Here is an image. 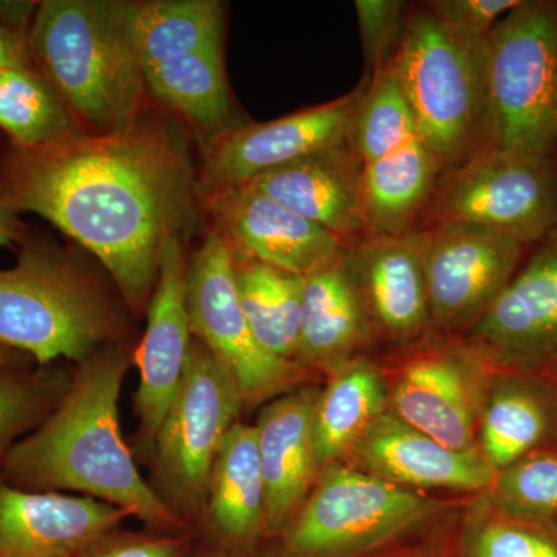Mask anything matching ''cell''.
I'll list each match as a JSON object with an SVG mask.
<instances>
[{
	"instance_id": "obj_35",
	"label": "cell",
	"mask_w": 557,
	"mask_h": 557,
	"mask_svg": "<svg viewBox=\"0 0 557 557\" xmlns=\"http://www.w3.org/2000/svg\"><path fill=\"white\" fill-rule=\"evenodd\" d=\"M406 2L401 0H357L355 11L370 76L394 60L403 30Z\"/></svg>"
},
{
	"instance_id": "obj_39",
	"label": "cell",
	"mask_w": 557,
	"mask_h": 557,
	"mask_svg": "<svg viewBox=\"0 0 557 557\" xmlns=\"http://www.w3.org/2000/svg\"><path fill=\"white\" fill-rule=\"evenodd\" d=\"M35 67L28 40L0 27V70Z\"/></svg>"
},
{
	"instance_id": "obj_36",
	"label": "cell",
	"mask_w": 557,
	"mask_h": 557,
	"mask_svg": "<svg viewBox=\"0 0 557 557\" xmlns=\"http://www.w3.org/2000/svg\"><path fill=\"white\" fill-rule=\"evenodd\" d=\"M197 545L194 534L160 531H131L123 527L110 531L84 549L78 557H189Z\"/></svg>"
},
{
	"instance_id": "obj_23",
	"label": "cell",
	"mask_w": 557,
	"mask_h": 557,
	"mask_svg": "<svg viewBox=\"0 0 557 557\" xmlns=\"http://www.w3.org/2000/svg\"><path fill=\"white\" fill-rule=\"evenodd\" d=\"M478 448L496 474L530 454L557 448V386L552 375L494 370L480 416Z\"/></svg>"
},
{
	"instance_id": "obj_27",
	"label": "cell",
	"mask_w": 557,
	"mask_h": 557,
	"mask_svg": "<svg viewBox=\"0 0 557 557\" xmlns=\"http://www.w3.org/2000/svg\"><path fill=\"white\" fill-rule=\"evenodd\" d=\"M327 379L314 413L319 471L343 461L370 424L388 410L386 373L372 359H350Z\"/></svg>"
},
{
	"instance_id": "obj_29",
	"label": "cell",
	"mask_w": 557,
	"mask_h": 557,
	"mask_svg": "<svg viewBox=\"0 0 557 557\" xmlns=\"http://www.w3.org/2000/svg\"><path fill=\"white\" fill-rule=\"evenodd\" d=\"M233 269L242 310L260 347L271 357L295 362L304 277L237 255Z\"/></svg>"
},
{
	"instance_id": "obj_18",
	"label": "cell",
	"mask_w": 557,
	"mask_h": 557,
	"mask_svg": "<svg viewBox=\"0 0 557 557\" xmlns=\"http://www.w3.org/2000/svg\"><path fill=\"white\" fill-rule=\"evenodd\" d=\"M348 467L405 490H450L482 496L496 472L479 449L457 450L386 410L344 457Z\"/></svg>"
},
{
	"instance_id": "obj_9",
	"label": "cell",
	"mask_w": 557,
	"mask_h": 557,
	"mask_svg": "<svg viewBox=\"0 0 557 557\" xmlns=\"http://www.w3.org/2000/svg\"><path fill=\"white\" fill-rule=\"evenodd\" d=\"M186 285L194 338L230 373L245 408L263 406L304 386L309 370L271 357L252 335L237 295L233 255L214 230L189 256Z\"/></svg>"
},
{
	"instance_id": "obj_40",
	"label": "cell",
	"mask_w": 557,
	"mask_h": 557,
	"mask_svg": "<svg viewBox=\"0 0 557 557\" xmlns=\"http://www.w3.org/2000/svg\"><path fill=\"white\" fill-rule=\"evenodd\" d=\"M27 236V226L20 219V212L13 208L0 188V248L13 244L21 245Z\"/></svg>"
},
{
	"instance_id": "obj_44",
	"label": "cell",
	"mask_w": 557,
	"mask_h": 557,
	"mask_svg": "<svg viewBox=\"0 0 557 557\" xmlns=\"http://www.w3.org/2000/svg\"><path fill=\"white\" fill-rule=\"evenodd\" d=\"M548 375H552V379L555 380L557 386V368L555 370H552V372H549Z\"/></svg>"
},
{
	"instance_id": "obj_42",
	"label": "cell",
	"mask_w": 557,
	"mask_h": 557,
	"mask_svg": "<svg viewBox=\"0 0 557 557\" xmlns=\"http://www.w3.org/2000/svg\"><path fill=\"white\" fill-rule=\"evenodd\" d=\"M189 557H233L226 555V553L220 552L218 548L209 547V545L201 544L197 541L196 548L190 553Z\"/></svg>"
},
{
	"instance_id": "obj_33",
	"label": "cell",
	"mask_w": 557,
	"mask_h": 557,
	"mask_svg": "<svg viewBox=\"0 0 557 557\" xmlns=\"http://www.w3.org/2000/svg\"><path fill=\"white\" fill-rule=\"evenodd\" d=\"M70 381L72 375L54 366L0 369V463L60 405Z\"/></svg>"
},
{
	"instance_id": "obj_1",
	"label": "cell",
	"mask_w": 557,
	"mask_h": 557,
	"mask_svg": "<svg viewBox=\"0 0 557 557\" xmlns=\"http://www.w3.org/2000/svg\"><path fill=\"white\" fill-rule=\"evenodd\" d=\"M17 212L49 220L108 271L132 317L146 313L164 248L196 219L199 172L186 132L146 109L126 129L0 153Z\"/></svg>"
},
{
	"instance_id": "obj_21",
	"label": "cell",
	"mask_w": 557,
	"mask_h": 557,
	"mask_svg": "<svg viewBox=\"0 0 557 557\" xmlns=\"http://www.w3.org/2000/svg\"><path fill=\"white\" fill-rule=\"evenodd\" d=\"M196 536L233 557H256L267 542L265 480L251 424L239 421L223 440Z\"/></svg>"
},
{
	"instance_id": "obj_3",
	"label": "cell",
	"mask_w": 557,
	"mask_h": 557,
	"mask_svg": "<svg viewBox=\"0 0 557 557\" xmlns=\"http://www.w3.org/2000/svg\"><path fill=\"white\" fill-rule=\"evenodd\" d=\"M442 502L348 467L319 472L288 525L256 557H405L456 548Z\"/></svg>"
},
{
	"instance_id": "obj_2",
	"label": "cell",
	"mask_w": 557,
	"mask_h": 557,
	"mask_svg": "<svg viewBox=\"0 0 557 557\" xmlns=\"http://www.w3.org/2000/svg\"><path fill=\"white\" fill-rule=\"evenodd\" d=\"M134 351V341H119L76 364L60 405L11 448L0 475L24 490L97 498L148 530L194 534L143 478L121 434L120 397Z\"/></svg>"
},
{
	"instance_id": "obj_13",
	"label": "cell",
	"mask_w": 557,
	"mask_h": 557,
	"mask_svg": "<svg viewBox=\"0 0 557 557\" xmlns=\"http://www.w3.org/2000/svg\"><path fill=\"white\" fill-rule=\"evenodd\" d=\"M534 245L493 306L460 336L494 370L557 368V226Z\"/></svg>"
},
{
	"instance_id": "obj_43",
	"label": "cell",
	"mask_w": 557,
	"mask_h": 557,
	"mask_svg": "<svg viewBox=\"0 0 557 557\" xmlns=\"http://www.w3.org/2000/svg\"><path fill=\"white\" fill-rule=\"evenodd\" d=\"M405 557H460L457 548L437 549V552L420 553V555L405 556Z\"/></svg>"
},
{
	"instance_id": "obj_24",
	"label": "cell",
	"mask_w": 557,
	"mask_h": 557,
	"mask_svg": "<svg viewBox=\"0 0 557 557\" xmlns=\"http://www.w3.org/2000/svg\"><path fill=\"white\" fill-rule=\"evenodd\" d=\"M372 341L347 251L336 262L304 277L296 364L329 375L361 357Z\"/></svg>"
},
{
	"instance_id": "obj_20",
	"label": "cell",
	"mask_w": 557,
	"mask_h": 557,
	"mask_svg": "<svg viewBox=\"0 0 557 557\" xmlns=\"http://www.w3.org/2000/svg\"><path fill=\"white\" fill-rule=\"evenodd\" d=\"M319 394L321 387L304 384L260 408L255 428L265 480L267 542L295 518L321 472L314 450Z\"/></svg>"
},
{
	"instance_id": "obj_25",
	"label": "cell",
	"mask_w": 557,
	"mask_h": 557,
	"mask_svg": "<svg viewBox=\"0 0 557 557\" xmlns=\"http://www.w3.org/2000/svg\"><path fill=\"white\" fill-rule=\"evenodd\" d=\"M143 72L149 98L177 116L200 143L201 150L236 126L223 44L149 65Z\"/></svg>"
},
{
	"instance_id": "obj_14",
	"label": "cell",
	"mask_w": 557,
	"mask_h": 557,
	"mask_svg": "<svg viewBox=\"0 0 557 557\" xmlns=\"http://www.w3.org/2000/svg\"><path fill=\"white\" fill-rule=\"evenodd\" d=\"M269 123L236 124L203 149L199 194L247 185L265 172L348 143L351 121L368 87Z\"/></svg>"
},
{
	"instance_id": "obj_5",
	"label": "cell",
	"mask_w": 557,
	"mask_h": 557,
	"mask_svg": "<svg viewBox=\"0 0 557 557\" xmlns=\"http://www.w3.org/2000/svg\"><path fill=\"white\" fill-rule=\"evenodd\" d=\"M20 247L16 265L0 270V346L47 368L129 339V310L79 260L28 236Z\"/></svg>"
},
{
	"instance_id": "obj_6",
	"label": "cell",
	"mask_w": 557,
	"mask_h": 557,
	"mask_svg": "<svg viewBox=\"0 0 557 557\" xmlns=\"http://www.w3.org/2000/svg\"><path fill=\"white\" fill-rule=\"evenodd\" d=\"M486 39L454 32L424 5L406 17L392 64L416 116L418 137L443 168L463 163L482 143Z\"/></svg>"
},
{
	"instance_id": "obj_17",
	"label": "cell",
	"mask_w": 557,
	"mask_h": 557,
	"mask_svg": "<svg viewBox=\"0 0 557 557\" xmlns=\"http://www.w3.org/2000/svg\"><path fill=\"white\" fill-rule=\"evenodd\" d=\"M347 259L373 339L405 348L434 333L418 230L369 234L348 247Z\"/></svg>"
},
{
	"instance_id": "obj_4",
	"label": "cell",
	"mask_w": 557,
	"mask_h": 557,
	"mask_svg": "<svg viewBox=\"0 0 557 557\" xmlns=\"http://www.w3.org/2000/svg\"><path fill=\"white\" fill-rule=\"evenodd\" d=\"M32 61L84 134L126 129L148 109L145 72L120 0H44L28 35Z\"/></svg>"
},
{
	"instance_id": "obj_19",
	"label": "cell",
	"mask_w": 557,
	"mask_h": 557,
	"mask_svg": "<svg viewBox=\"0 0 557 557\" xmlns=\"http://www.w3.org/2000/svg\"><path fill=\"white\" fill-rule=\"evenodd\" d=\"M129 518L97 498L24 490L0 475V557H78Z\"/></svg>"
},
{
	"instance_id": "obj_38",
	"label": "cell",
	"mask_w": 557,
	"mask_h": 557,
	"mask_svg": "<svg viewBox=\"0 0 557 557\" xmlns=\"http://www.w3.org/2000/svg\"><path fill=\"white\" fill-rule=\"evenodd\" d=\"M39 2L0 0V27L28 40Z\"/></svg>"
},
{
	"instance_id": "obj_12",
	"label": "cell",
	"mask_w": 557,
	"mask_h": 557,
	"mask_svg": "<svg viewBox=\"0 0 557 557\" xmlns=\"http://www.w3.org/2000/svg\"><path fill=\"white\" fill-rule=\"evenodd\" d=\"M432 332L463 336L515 276L530 245L509 234L443 223L418 228Z\"/></svg>"
},
{
	"instance_id": "obj_22",
	"label": "cell",
	"mask_w": 557,
	"mask_h": 557,
	"mask_svg": "<svg viewBox=\"0 0 557 557\" xmlns=\"http://www.w3.org/2000/svg\"><path fill=\"white\" fill-rule=\"evenodd\" d=\"M362 163L348 143L319 150L247 183L347 247L369 236L361 203Z\"/></svg>"
},
{
	"instance_id": "obj_34",
	"label": "cell",
	"mask_w": 557,
	"mask_h": 557,
	"mask_svg": "<svg viewBox=\"0 0 557 557\" xmlns=\"http://www.w3.org/2000/svg\"><path fill=\"white\" fill-rule=\"evenodd\" d=\"M483 497L509 518L557 520V448L537 450L497 472Z\"/></svg>"
},
{
	"instance_id": "obj_31",
	"label": "cell",
	"mask_w": 557,
	"mask_h": 557,
	"mask_svg": "<svg viewBox=\"0 0 557 557\" xmlns=\"http://www.w3.org/2000/svg\"><path fill=\"white\" fill-rule=\"evenodd\" d=\"M417 138L416 116L391 61L370 76L351 121L348 145L368 164Z\"/></svg>"
},
{
	"instance_id": "obj_37",
	"label": "cell",
	"mask_w": 557,
	"mask_h": 557,
	"mask_svg": "<svg viewBox=\"0 0 557 557\" xmlns=\"http://www.w3.org/2000/svg\"><path fill=\"white\" fill-rule=\"evenodd\" d=\"M522 0H431L424 2L446 27L472 39H486L494 27Z\"/></svg>"
},
{
	"instance_id": "obj_32",
	"label": "cell",
	"mask_w": 557,
	"mask_h": 557,
	"mask_svg": "<svg viewBox=\"0 0 557 557\" xmlns=\"http://www.w3.org/2000/svg\"><path fill=\"white\" fill-rule=\"evenodd\" d=\"M460 557H557V520L509 518L479 496L457 528Z\"/></svg>"
},
{
	"instance_id": "obj_10",
	"label": "cell",
	"mask_w": 557,
	"mask_h": 557,
	"mask_svg": "<svg viewBox=\"0 0 557 557\" xmlns=\"http://www.w3.org/2000/svg\"><path fill=\"white\" fill-rule=\"evenodd\" d=\"M494 369L460 336L431 333L384 369L388 410L457 450H475Z\"/></svg>"
},
{
	"instance_id": "obj_30",
	"label": "cell",
	"mask_w": 557,
	"mask_h": 557,
	"mask_svg": "<svg viewBox=\"0 0 557 557\" xmlns=\"http://www.w3.org/2000/svg\"><path fill=\"white\" fill-rule=\"evenodd\" d=\"M0 129L9 135L11 146L28 150L83 134L36 67L0 70Z\"/></svg>"
},
{
	"instance_id": "obj_26",
	"label": "cell",
	"mask_w": 557,
	"mask_h": 557,
	"mask_svg": "<svg viewBox=\"0 0 557 557\" xmlns=\"http://www.w3.org/2000/svg\"><path fill=\"white\" fill-rule=\"evenodd\" d=\"M443 170L420 138L362 164L361 203L369 234L405 236L417 231Z\"/></svg>"
},
{
	"instance_id": "obj_11",
	"label": "cell",
	"mask_w": 557,
	"mask_h": 557,
	"mask_svg": "<svg viewBox=\"0 0 557 557\" xmlns=\"http://www.w3.org/2000/svg\"><path fill=\"white\" fill-rule=\"evenodd\" d=\"M426 226L471 223L537 244L557 226V170L548 159L478 152L438 182Z\"/></svg>"
},
{
	"instance_id": "obj_45",
	"label": "cell",
	"mask_w": 557,
	"mask_h": 557,
	"mask_svg": "<svg viewBox=\"0 0 557 557\" xmlns=\"http://www.w3.org/2000/svg\"><path fill=\"white\" fill-rule=\"evenodd\" d=\"M556 116H557V67H556Z\"/></svg>"
},
{
	"instance_id": "obj_28",
	"label": "cell",
	"mask_w": 557,
	"mask_h": 557,
	"mask_svg": "<svg viewBox=\"0 0 557 557\" xmlns=\"http://www.w3.org/2000/svg\"><path fill=\"white\" fill-rule=\"evenodd\" d=\"M120 7L143 69L223 44L226 7L219 0H120Z\"/></svg>"
},
{
	"instance_id": "obj_7",
	"label": "cell",
	"mask_w": 557,
	"mask_h": 557,
	"mask_svg": "<svg viewBox=\"0 0 557 557\" xmlns=\"http://www.w3.org/2000/svg\"><path fill=\"white\" fill-rule=\"evenodd\" d=\"M556 67L557 2L522 0L486 39V112L478 152L552 156Z\"/></svg>"
},
{
	"instance_id": "obj_16",
	"label": "cell",
	"mask_w": 557,
	"mask_h": 557,
	"mask_svg": "<svg viewBox=\"0 0 557 557\" xmlns=\"http://www.w3.org/2000/svg\"><path fill=\"white\" fill-rule=\"evenodd\" d=\"M186 271L183 239L175 237L161 256L159 277L146 309L148 325L134 351L139 372L134 408L139 434L149 446L177 395L194 339Z\"/></svg>"
},
{
	"instance_id": "obj_8",
	"label": "cell",
	"mask_w": 557,
	"mask_h": 557,
	"mask_svg": "<svg viewBox=\"0 0 557 557\" xmlns=\"http://www.w3.org/2000/svg\"><path fill=\"white\" fill-rule=\"evenodd\" d=\"M244 408L230 373L194 338L177 395L150 446V486L194 534L203 516L215 457Z\"/></svg>"
},
{
	"instance_id": "obj_15",
	"label": "cell",
	"mask_w": 557,
	"mask_h": 557,
	"mask_svg": "<svg viewBox=\"0 0 557 557\" xmlns=\"http://www.w3.org/2000/svg\"><path fill=\"white\" fill-rule=\"evenodd\" d=\"M200 207L231 252L300 277L343 258L347 245L251 185L205 190Z\"/></svg>"
},
{
	"instance_id": "obj_41",
	"label": "cell",
	"mask_w": 557,
	"mask_h": 557,
	"mask_svg": "<svg viewBox=\"0 0 557 557\" xmlns=\"http://www.w3.org/2000/svg\"><path fill=\"white\" fill-rule=\"evenodd\" d=\"M30 361L33 359L27 355L0 346V369H28Z\"/></svg>"
}]
</instances>
